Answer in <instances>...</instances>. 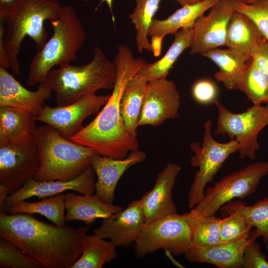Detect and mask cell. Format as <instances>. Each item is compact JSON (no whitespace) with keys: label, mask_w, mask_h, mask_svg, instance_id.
I'll use <instances>...</instances> for the list:
<instances>
[{"label":"cell","mask_w":268,"mask_h":268,"mask_svg":"<svg viewBox=\"0 0 268 268\" xmlns=\"http://www.w3.org/2000/svg\"><path fill=\"white\" fill-rule=\"evenodd\" d=\"M250 240V237L208 247L193 245L184 255L185 258L191 262L208 263L218 268H241L243 251Z\"/></svg>","instance_id":"21"},{"label":"cell","mask_w":268,"mask_h":268,"mask_svg":"<svg viewBox=\"0 0 268 268\" xmlns=\"http://www.w3.org/2000/svg\"><path fill=\"white\" fill-rule=\"evenodd\" d=\"M39 166V151L34 140L0 144V207L9 194L34 177Z\"/></svg>","instance_id":"11"},{"label":"cell","mask_w":268,"mask_h":268,"mask_svg":"<svg viewBox=\"0 0 268 268\" xmlns=\"http://www.w3.org/2000/svg\"><path fill=\"white\" fill-rule=\"evenodd\" d=\"M220 209L224 217L231 212H237L247 224L252 228L255 227L251 236L256 239L262 236L268 252V198L259 201L252 205H246L240 201H230Z\"/></svg>","instance_id":"28"},{"label":"cell","mask_w":268,"mask_h":268,"mask_svg":"<svg viewBox=\"0 0 268 268\" xmlns=\"http://www.w3.org/2000/svg\"><path fill=\"white\" fill-rule=\"evenodd\" d=\"M191 93L194 99L201 105L214 103L218 100V87L212 80L207 78L196 81L192 86Z\"/></svg>","instance_id":"37"},{"label":"cell","mask_w":268,"mask_h":268,"mask_svg":"<svg viewBox=\"0 0 268 268\" xmlns=\"http://www.w3.org/2000/svg\"><path fill=\"white\" fill-rule=\"evenodd\" d=\"M257 0H245L244 2L246 3H250Z\"/></svg>","instance_id":"44"},{"label":"cell","mask_w":268,"mask_h":268,"mask_svg":"<svg viewBox=\"0 0 268 268\" xmlns=\"http://www.w3.org/2000/svg\"><path fill=\"white\" fill-rule=\"evenodd\" d=\"M114 0H101L99 3L98 4L97 7L95 8V10H96L104 2L106 3L107 4L109 11L112 17V19L113 22H115V18L114 14L113 13V2Z\"/></svg>","instance_id":"42"},{"label":"cell","mask_w":268,"mask_h":268,"mask_svg":"<svg viewBox=\"0 0 268 268\" xmlns=\"http://www.w3.org/2000/svg\"><path fill=\"white\" fill-rule=\"evenodd\" d=\"M242 268H268V262L266 255L256 242V239L251 236L243 251Z\"/></svg>","instance_id":"38"},{"label":"cell","mask_w":268,"mask_h":268,"mask_svg":"<svg viewBox=\"0 0 268 268\" xmlns=\"http://www.w3.org/2000/svg\"><path fill=\"white\" fill-rule=\"evenodd\" d=\"M268 173V162H257L230 173L207 189L204 198L191 210L196 215H215L234 198L243 199L254 194L263 177Z\"/></svg>","instance_id":"8"},{"label":"cell","mask_w":268,"mask_h":268,"mask_svg":"<svg viewBox=\"0 0 268 268\" xmlns=\"http://www.w3.org/2000/svg\"><path fill=\"white\" fill-rule=\"evenodd\" d=\"M266 39L253 21L235 11L228 24L226 46L252 57Z\"/></svg>","instance_id":"24"},{"label":"cell","mask_w":268,"mask_h":268,"mask_svg":"<svg viewBox=\"0 0 268 268\" xmlns=\"http://www.w3.org/2000/svg\"><path fill=\"white\" fill-rule=\"evenodd\" d=\"M116 246L96 235H87L82 253L71 268H101L117 258Z\"/></svg>","instance_id":"29"},{"label":"cell","mask_w":268,"mask_h":268,"mask_svg":"<svg viewBox=\"0 0 268 268\" xmlns=\"http://www.w3.org/2000/svg\"><path fill=\"white\" fill-rule=\"evenodd\" d=\"M135 243L138 258L160 249L174 256L185 255L193 246L188 222L177 212L145 223Z\"/></svg>","instance_id":"9"},{"label":"cell","mask_w":268,"mask_h":268,"mask_svg":"<svg viewBox=\"0 0 268 268\" xmlns=\"http://www.w3.org/2000/svg\"><path fill=\"white\" fill-rule=\"evenodd\" d=\"M52 90L46 82L39 84L35 91L25 88L6 68L0 67V106L10 107L35 117L42 111L44 102Z\"/></svg>","instance_id":"17"},{"label":"cell","mask_w":268,"mask_h":268,"mask_svg":"<svg viewBox=\"0 0 268 268\" xmlns=\"http://www.w3.org/2000/svg\"><path fill=\"white\" fill-rule=\"evenodd\" d=\"M252 58L268 83V41L266 39Z\"/></svg>","instance_id":"39"},{"label":"cell","mask_w":268,"mask_h":268,"mask_svg":"<svg viewBox=\"0 0 268 268\" xmlns=\"http://www.w3.org/2000/svg\"><path fill=\"white\" fill-rule=\"evenodd\" d=\"M146 158L145 152L139 150L131 152L124 159H114L99 153L93 155L90 165L97 176L95 194L105 202L113 204L121 177L129 168L144 161Z\"/></svg>","instance_id":"18"},{"label":"cell","mask_w":268,"mask_h":268,"mask_svg":"<svg viewBox=\"0 0 268 268\" xmlns=\"http://www.w3.org/2000/svg\"><path fill=\"white\" fill-rule=\"evenodd\" d=\"M147 82L136 73L127 83L121 97V117L127 133L137 137V123L146 93Z\"/></svg>","instance_id":"27"},{"label":"cell","mask_w":268,"mask_h":268,"mask_svg":"<svg viewBox=\"0 0 268 268\" xmlns=\"http://www.w3.org/2000/svg\"><path fill=\"white\" fill-rule=\"evenodd\" d=\"M212 121L207 120L204 124L202 142H193L191 149L194 153L190 160L192 167H199L191 185L189 195V207H194L204 196L206 185L222 167L224 162L232 154L238 152L239 145L236 140L226 143L214 140L211 134Z\"/></svg>","instance_id":"10"},{"label":"cell","mask_w":268,"mask_h":268,"mask_svg":"<svg viewBox=\"0 0 268 268\" xmlns=\"http://www.w3.org/2000/svg\"><path fill=\"white\" fill-rule=\"evenodd\" d=\"M95 174L90 165L79 176L70 180L39 182L31 178L6 198L0 210L5 211L7 208L32 197L44 199L70 190L80 194H93L95 191Z\"/></svg>","instance_id":"15"},{"label":"cell","mask_w":268,"mask_h":268,"mask_svg":"<svg viewBox=\"0 0 268 268\" xmlns=\"http://www.w3.org/2000/svg\"><path fill=\"white\" fill-rule=\"evenodd\" d=\"M50 23L52 36L37 51L30 64L27 83L31 87L44 82L54 67L67 66L75 61L86 39L82 23L71 5L63 6L60 15Z\"/></svg>","instance_id":"6"},{"label":"cell","mask_w":268,"mask_h":268,"mask_svg":"<svg viewBox=\"0 0 268 268\" xmlns=\"http://www.w3.org/2000/svg\"><path fill=\"white\" fill-rule=\"evenodd\" d=\"M0 268H41L42 267L15 244L0 237Z\"/></svg>","instance_id":"34"},{"label":"cell","mask_w":268,"mask_h":268,"mask_svg":"<svg viewBox=\"0 0 268 268\" xmlns=\"http://www.w3.org/2000/svg\"><path fill=\"white\" fill-rule=\"evenodd\" d=\"M201 56L214 62L219 70L214 75L227 90H239L243 76L252 57L235 50L215 48Z\"/></svg>","instance_id":"22"},{"label":"cell","mask_w":268,"mask_h":268,"mask_svg":"<svg viewBox=\"0 0 268 268\" xmlns=\"http://www.w3.org/2000/svg\"><path fill=\"white\" fill-rule=\"evenodd\" d=\"M236 11L248 16L268 41V0H257L250 3L236 0Z\"/></svg>","instance_id":"36"},{"label":"cell","mask_w":268,"mask_h":268,"mask_svg":"<svg viewBox=\"0 0 268 268\" xmlns=\"http://www.w3.org/2000/svg\"><path fill=\"white\" fill-rule=\"evenodd\" d=\"M209 12L196 20L193 28L190 54L201 55L211 50L226 46L230 19L236 11V0H218Z\"/></svg>","instance_id":"13"},{"label":"cell","mask_w":268,"mask_h":268,"mask_svg":"<svg viewBox=\"0 0 268 268\" xmlns=\"http://www.w3.org/2000/svg\"><path fill=\"white\" fill-rule=\"evenodd\" d=\"M163 38V37L157 35L151 36L150 41L151 52L153 53L154 56L155 57H158L161 55Z\"/></svg>","instance_id":"40"},{"label":"cell","mask_w":268,"mask_h":268,"mask_svg":"<svg viewBox=\"0 0 268 268\" xmlns=\"http://www.w3.org/2000/svg\"><path fill=\"white\" fill-rule=\"evenodd\" d=\"M135 0V6L129 18L136 31V48L140 53L144 50L151 52L148 32L162 0Z\"/></svg>","instance_id":"31"},{"label":"cell","mask_w":268,"mask_h":268,"mask_svg":"<svg viewBox=\"0 0 268 268\" xmlns=\"http://www.w3.org/2000/svg\"><path fill=\"white\" fill-rule=\"evenodd\" d=\"M239 0V1H242V2H244V1H245V0Z\"/></svg>","instance_id":"46"},{"label":"cell","mask_w":268,"mask_h":268,"mask_svg":"<svg viewBox=\"0 0 268 268\" xmlns=\"http://www.w3.org/2000/svg\"><path fill=\"white\" fill-rule=\"evenodd\" d=\"M178 2L182 6L193 4L202 1L203 0H172Z\"/></svg>","instance_id":"43"},{"label":"cell","mask_w":268,"mask_h":268,"mask_svg":"<svg viewBox=\"0 0 268 268\" xmlns=\"http://www.w3.org/2000/svg\"><path fill=\"white\" fill-rule=\"evenodd\" d=\"M109 97V95H98L93 93L66 106L51 107L45 105L41 113L34 119L53 127L62 136L70 139L83 128L84 120L88 116L98 114Z\"/></svg>","instance_id":"12"},{"label":"cell","mask_w":268,"mask_h":268,"mask_svg":"<svg viewBox=\"0 0 268 268\" xmlns=\"http://www.w3.org/2000/svg\"><path fill=\"white\" fill-rule=\"evenodd\" d=\"M183 214L191 229L193 245L208 247L220 243L221 218L215 215L198 216L191 210Z\"/></svg>","instance_id":"32"},{"label":"cell","mask_w":268,"mask_h":268,"mask_svg":"<svg viewBox=\"0 0 268 268\" xmlns=\"http://www.w3.org/2000/svg\"><path fill=\"white\" fill-rule=\"evenodd\" d=\"M145 223L140 200H135L126 209L103 219L93 234L109 239L116 247H126L135 242Z\"/></svg>","instance_id":"16"},{"label":"cell","mask_w":268,"mask_h":268,"mask_svg":"<svg viewBox=\"0 0 268 268\" xmlns=\"http://www.w3.org/2000/svg\"><path fill=\"white\" fill-rule=\"evenodd\" d=\"M63 5L58 0H16L3 21L0 22V67L10 68L20 75L18 55L24 39L28 36L39 51L49 34L44 22L57 18Z\"/></svg>","instance_id":"3"},{"label":"cell","mask_w":268,"mask_h":268,"mask_svg":"<svg viewBox=\"0 0 268 268\" xmlns=\"http://www.w3.org/2000/svg\"><path fill=\"white\" fill-rule=\"evenodd\" d=\"M252 229L239 213L231 212L220 220V243H232L248 238L251 236Z\"/></svg>","instance_id":"35"},{"label":"cell","mask_w":268,"mask_h":268,"mask_svg":"<svg viewBox=\"0 0 268 268\" xmlns=\"http://www.w3.org/2000/svg\"><path fill=\"white\" fill-rule=\"evenodd\" d=\"M239 90L253 105H268V83L252 58L243 76Z\"/></svg>","instance_id":"33"},{"label":"cell","mask_w":268,"mask_h":268,"mask_svg":"<svg viewBox=\"0 0 268 268\" xmlns=\"http://www.w3.org/2000/svg\"><path fill=\"white\" fill-rule=\"evenodd\" d=\"M65 220H80L85 224L96 219H104L124 209L120 205L105 202L95 194L78 195L69 192L65 194Z\"/></svg>","instance_id":"20"},{"label":"cell","mask_w":268,"mask_h":268,"mask_svg":"<svg viewBox=\"0 0 268 268\" xmlns=\"http://www.w3.org/2000/svg\"><path fill=\"white\" fill-rule=\"evenodd\" d=\"M38 149L39 168L33 178L39 182L70 180L90 165L94 149L65 138L53 127H37L33 138Z\"/></svg>","instance_id":"4"},{"label":"cell","mask_w":268,"mask_h":268,"mask_svg":"<svg viewBox=\"0 0 268 268\" xmlns=\"http://www.w3.org/2000/svg\"><path fill=\"white\" fill-rule=\"evenodd\" d=\"M181 170L177 163H168L157 174L153 189L140 199L145 223L177 212L172 189Z\"/></svg>","instance_id":"19"},{"label":"cell","mask_w":268,"mask_h":268,"mask_svg":"<svg viewBox=\"0 0 268 268\" xmlns=\"http://www.w3.org/2000/svg\"><path fill=\"white\" fill-rule=\"evenodd\" d=\"M117 67L102 49L93 50L92 60L84 65H68L51 70L45 82L54 92L57 105L66 106L80 97L100 89H112L116 82Z\"/></svg>","instance_id":"5"},{"label":"cell","mask_w":268,"mask_h":268,"mask_svg":"<svg viewBox=\"0 0 268 268\" xmlns=\"http://www.w3.org/2000/svg\"><path fill=\"white\" fill-rule=\"evenodd\" d=\"M217 1L203 0L197 3L182 6L165 19L154 18L148 35L164 37L167 35L175 34L183 28H193L197 19Z\"/></svg>","instance_id":"25"},{"label":"cell","mask_w":268,"mask_h":268,"mask_svg":"<svg viewBox=\"0 0 268 268\" xmlns=\"http://www.w3.org/2000/svg\"><path fill=\"white\" fill-rule=\"evenodd\" d=\"M180 104L181 95L174 81L164 78L148 82L138 127L158 126L177 118Z\"/></svg>","instance_id":"14"},{"label":"cell","mask_w":268,"mask_h":268,"mask_svg":"<svg viewBox=\"0 0 268 268\" xmlns=\"http://www.w3.org/2000/svg\"><path fill=\"white\" fill-rule=\"evenodd\" d=\"M88 226H59L33 214L0 212V236L44 268H71L81 256Z\"/></svg>","instance_id":"1"},{"label":"cell","mask_w":268,"mask_h":268,"mask_svg":"<svg viewBox=\"0 0 268 268\" xmlns=\"http://www.w3.org/2000/svg\"><path fill=\"white\" fill-rule=\"evenodd\" d=\"M65 194H61L37 202L22 201L7 208L5 212L10 213H38L45 216L59 226L65 225Z\"/></svg>","instance_id":"30"},{"label":"cell","mask_w":268,"mask_h":268,"mask_svg":"<svg viewBox=\"0 0 268 268\" xmlns=\"http://www.w3.org/2000/svg\"><path fill=\"white\" fill-rule=\"evenodd\" d=\"M174 35V39L165 54L155 62L147 63L138 71L137 73L147 82L166 78L180 55L186 49L190 48L193 28L181 29Z\"/></svg>","instance_id":"26"},{"label":"cell","mask_w":268,"mask_h":268,"mask_svg":"<svg viewBox=\"0 0 268 268\" xmlns=\"http://www.w3.org/2000/svg\"><path fill=\"white\" fill-rule=\"evenodd\" d=\"M117 67V77L112 94L95 119L70 140L89 147L101 155L124 159L129 153L139 150L137 137L129 135L121 117L120 102L125 88L131 78L146 63L135 58L130 47L121 45L113 61Z\"/></svg>","instance_id":"2"},{"label":"cell","mask_w":268,"mask_h":268,"mask_svg":"<svg viewBox=\"0 0 268 268\" xmlns=\"http://www.w3.org/2000/svg\"><path fill=\"white\" fill-rule=\"evenodd\" d=\"M218 110L214 135H227L239 143L241 159H254L260 149L258 135L268 125V105H254L240 113H233L218 100L214 103Z\"/></svg>","instance_id":"7"},{"label":"cell","mask_w":268,"mask_h":268,"mask_svg":"<svg viewBox=\"0 0 268 268\" xmlns=\"http://www.w3.org/2000/svg\"><path fill=\"white\" fill-rule=\"evenodd\" d=\"M16 0H0V19H4Z\"/></svg>","instance_id":"41"},{"label":"cell","mask_w":268,"mask_h":268,"mask_svg":"<svg viewBox=\"0 0 268 268\" xmlns=\"http://www.w3.org/2000/svg\"><path fill=\"white\" fill-rule=\"evenodd\" d=\"M34 118L27 113L0 106V144L33 141L37 128Z\"/></svg>","instance_id":"23"},{"label":"cell","mask_w":268,"mask_h":268,"mask_svg":"<svg viewBox=\"0 0 268 268\" xmlns=\"http://www.w3.org/2000/svg\"><path fill=\"white\" fill-rule=\"evenodd\" d=\"M84 2H87V1H89L91 0H83Z\"/></svg>","instance_id":"45"}]
</instances>
